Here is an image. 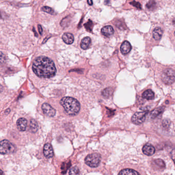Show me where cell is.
Listing matches in <instances>:
<instances>
[{"label": "cell", "mask_w": 175, "mask_h": 175, "mask_svg": "<svg viewBox=\"0 0 175 175\" xmlns=\"http://www.w3.org/2000/svg\"><path fill=\"white\" fill-rule=\"evenodd\" d=\"M42 109L44 114L48 117H53L56 115V110L48 103H44L42 106Z\"/></svg>", "instance_id": "cell-7"}, {"label": "cell", "mask_w": 175, "mask_h": 175, "mask_svg": "<svg viewBox=\"0 0 175 175\" xmlns=\"http://www.w3.org/2000/svg\"><path fill=\"white\" fill-rule=\"evenodd\" d=\"M164 107H160L157 108H156L155 110H153L151 113V117L152 118H155L158 116H159L160 114H161L164 110Z\"/></svg>", "instance_id": "cell-19"}, {"label": "cell", "mask_w": 175, "mask_h": 175, "mask_svg": "<svg viewBox=\"0 0 175 175\" xmlns=\"http://www.w3.org/2000/svg\"><path fill=\"white\" fill-rule=\"evenodd\" d=\"M131 45L129 42L125 41L122 43L120 47L121 52L123 55H126L131 50Z\"/></svg>", "instance_id": "cell-10"}, {"label": "cell", "mask_w": 175, "mask_h": 175, "mask_svg": "<svg viewBox=\"0 0 175 175\" xmlns=\"http://www.w3.org/2000/svg\"><path fill=\"white\" fill-rule=\"evenodd\" d=\"M33 70L38 77L44 78L53 77L57 72L53 62L44 56L35 59L33 63Z\"/></svg>", "instance_id": "cell-1"}, {"label": "cell", "mask_w": 175, "mask_h": 175, "mask_svg": "<svg viewBox=\"0 0 175 175\" xmlns=\"http://www.w3.org/2000/svg\"><path fill=\"white\" fill-rule=\"evenodd\" d=\"M101 33L103 35L106 37H109L112 35L114 33V29L112 26L108 25L103 27L101 29Z\"/></svg>", "instance_id": "cell-12"}, {"label": "cell", "mask_w": 175, "mask_h": 175, "mask_svg": "<svg viewBox=\"0 0 175 175\" xmlns=\"http://www.w3.org/2000/svg\"><path fill=\"white\" fill-rule=\"evenodd\" d=\"M130 4L132 5L133 6H134V7H136V8H138V9H142V7H141V5L140 4V3L138 2H136L135 1H133V2L130 3Z\"/></svg>", "instance_id": "cell-25"}, {"label": "cell", "mask_w": 175, "mask_h": 175, "mask_svg": "<svg viewBox=\"0 0 175 175\" xmlns=\"http://www.w3.org/2000/svg\"><path fill=\"white\" fill-rule=\"evenodd\" d=\"M101 157L100 154L97 153L90 154L85 158V162L88 166L91 167H97L101 162Z\"/></svg>", "instance_id": "cell-4"}, {"label": "cell", "mask_w": 175, "mask_h": 175, "mask_svg": "<svg viewBox=\"0 0 175 175\" xmlns=\"http://www.w3.org/2000/svg\"><path fill=\"white\" fill-rule=\"evenodd\" d=\"M38 29H39V32L40 34V35H42V33H43V29H42V27L41 25H38Z\"/></svg>", "instance_id": "cell-27"}, {"label": "cell", "mask_w": 175, "mask_h": 175, "mask_svg": "<svg viewBox=\"0 0 175 175\" xmlns=\"http://www.w3.org/2000/svg\"><path fill=\"white\" fill-rule=\"evenodd\" d=\"M69 174V175H78L79 174V169L77 166L72 167L70 169Z\"/></svg>", "instance_id": "cell-24"}, {"label": "cell", "mask_w": 175, "mask_h": 175, "mask_svg": "<svg viewBox=\"0 0 175 175\" xmlns=\"http://www.w3.org/2000/svg\"><path fill=\"white\" fill-rule=\"evenodd\" d=\"M147 115V112H136L132 117L131 121L135 124H141L145 120Z\"/></svg>", "instance_id": "cell-6"}, {"label": "cell", "mask_w": 175, "mask_h": 175, "mask_svg": "<svg viewBox=\"0 0 175 175\" xmlns=\"http://www.w3.org/2000/svg\"><path fill=\"white\" fill-rule=\"evenodd\" d=\"M155 148L153 145L149 143H147L143 147L142 151L145 155L150 156H152L155 153Z\"/></svg>", "instance_id": "cell-8"}, {"label": "cell", "mask_w": 175, "mask_h": 175, "mask_svg": "<svg viewBox=\"0 0 175 175\" xmlns=\"http://www.w3.org/2000/svg\"><path fill=\"white\" fill-rule=\"evenodd\" d=\"M154 162H155V164L159 168H160V169H164V168H165V162H164L163 160L160 159H156V160L154 161Z\"/></svg>", "instance_id": "cell-22"}, {"label": "cell", "mask_w": 175, "mask_h": 175, "mask_svg": "<svg viewBox=\"0 0 175 175\" xmlns=\"http://www.w3.org/2000/svg\"><path fill=\"white\" fill-rule=\"evenodd\" d=\"M142 97L143 98L151 100H153L154 99L155 94H154V92L151 90H147L143 93Z\"/></svg>", "instance_id": "cell-17"}, {"label": "cell", "mask_w": 175, "mask_h": 175, "mask_svg": "<svg viewBox=\"0 0 175 175\" xmlns=\"http://www.w3.org/2000/svg\"><path fill=\"white\" fill-rule=\"evenodd\" d=\"M105 4L106 5H110V0H105V2H104Z\"/></svg>", "instance_id": "cell-28"}, {"label": "cell", "mask_w": 175, "mask_h": 175, "mask_svg": "<svg viewBox=\"0 0 175 175\" xmlns=\"http://www.w3.org/2000/svg\"><path fill=\"white\" fill-rule=\"evenodd\" d=\"M146 7L149 10H153L157 7V3L154 0H150L146 4Z\"/></svg>", "instance_id": "cell-21"}, {"label": "cell", "mask_w": 175, "mask_h": 175, "mask_svg": "<svg viewBox=\"0 0 175 175\" xmlns=\"http://www.w3.org/2000/svg\"><path fill=\"white\" fill-rule=\"evenodd\" d=\"M161 80L166 85H171L175 82V71L171 68H167L162 72Z\"/></svg>", "instance_id": "cell-3"}, {"label": "cell", "mask_w": 175, "mask_h": 175, "mask_svg": "<svg viewBox=\"0 0 175 175\" xmlns=\"http://www.w3.org/2000/svg\"><path fill=\"white\" fill-rule=\"evenodd\" d=\"M60 103L67 114L70 115H77L80 110V104L79 102L72 97H64L62 99Z\"/></svg>", "instance_id": "cell-2"}, {"label": "cell", "mask_w": 175, "mask_h": 175, "mask_svg": "<svg viewBox=\"0 0 175 175\" xmlns=\"http://www.w3.org/2000/svg\"><path fill=\"white\" fill-rule=\"evenodd\" d=\"M62 39L66 44H71L74 41V37L72 33H65L62 36Z\"/></svg>", "instance_id": "cell-13"}, {"label": "cell", "mask_w": 175, "mask_h": 175, "mask_svg": "<svg viewBox=\"0 0 175 175\" xmlns=\"http://www.w3.org/2000/svg\"><path fill=\"white\" fill-rule=\"evenodd\" d=\"M174 35H175V32H174Z\"/></svg>", "instance_id": "cell-31"}, {"label": "cell", "mask_w": 175, "mask_h": 175, "mask_svg": "<svg viewBox=\"0 0 175 175\" xmlns=\"http://www.w3.org/2000/svg\"><path fill=\"white\" fill-rule=\"evenodd\" d=\"M174 162H175V160H174Z\"/></svg>", "instance_id": "cell-30"}, {"label": "cell", "mask_w": 175, "mask_h": 175, "mask_svg": "<svg viewBox=\"0 0 175 175\" xmlns=\"http://www.w3.org/2000/svg\"><path fill=\"white\" fill-rule=\"evenodd\" d=\"M88 4L90 5H92V0H88Z\"/></svg>", "instance_id": "cell-29"}, {"label": "cell", "mask_w": 175, "mask_h": 175, "mask_svg": "<svg viewBox=\"0 0 175 175\" xmlns=\"http://www.w3.org/2000/svg\"><path fill=\"white\" fill-rule=\"evenodd\" d=\"M17 126L20 131H25L27 126V121L23 118L19 119L17 122Z\"/></svg>", "instance_id": "cell-11"}, {"label": "cell", "mask_w": 175, "mask_h": 175, "mask_svg": "<svg viewBox=\"0 0 175 175\" xmlns=\"http://www.w3.org/2000/svg\"><path fill=\"white\" fill-rule=\"evenodd\" d=\"M113 92H114V90L112 88H107L103 90L102 92V94L105 98H109L112 94Z\"/></svg>", "instance_id": "cell-20"}, {"label": "cell", "mask_w": 175, "mask_h": 175, "mask_svg": "<svg viewBox=\"0 0 175 175\" xmlns=\"http://www.w3.org/2000/svg\"><path fill=\"white\" fill-rule=\"evenodd\" d=\"M92 41L90 37H85L83 38L81 43V47L84 50L88 49L91 45Z\"/></svg>", "instance_id": "cell-15"}, {"label": "cell", "mask_w": 175, "mask_h": 175, "mask_svg": "<svg viewBox=\"0 0 175 175\" xmlns=\"http://www.w3.org/2000/svg\"><path fill=\"white\" fill-rule=\"evenodd\" d=\"M15 146L8 140H2L1 142L0 152L2 155L13 153L15 151Z\"/></svg>", "instance_id": "cell-5"}, {"label": "cell", "mask_w": 175, "mask_h": 175, "mask_svg": "<svg viewBox=\"0 0 175 175\" xmlns=\"http://www.w3.org/2000/svg\"><path fill=\"white\" fill-rule=\"evenodd\" d=\"M43 153L45 157L47 158H51L53 156V147L49 143H46L44 145L43 148Z\"/></svg>", "instance_id": "cell-9"}, {"label": "cell", "mask_w": 175, "mask_h": 175, "mask_svg": "<svg viewBox=\"0 0 175 175\" xmlns=\"http://www.w3.org/2000/svg\"><path fill=\"white\" fill-rule=\"evenodd\" d=\"M42 10L46 12L47 13H49L51 15L54 14V10L48 6H44L42 8Z\"/></svg>", "instance_id": "cell-23"}, {"label": "cell", "mask_w": 175, "mask_h": 175, "mask_svg": "<svg viewBox=\"0 0 175 175\" xmlns=\"http://www.w3.org/2000/svg\"><path fill=\"white\" fill-rule=\"evenodd\" d=\"M38 128H39V126L37 122L34 119H31L29 124V129L31 132L35 133L38 131Z\"/></svg>", "instance_id": "cell-18"}, {"label": "cell", "mask_w": 175, "mask_h": 175, "mask_svg": "<svg viewBox=\"0 0 175 175\" xmlns=\"http://www.w3.org/2000/svg\"><path fill=\"white\" fill-rule=\"evenodd\" d=\"M163 31L159 27H156L153 32V37L156 40H159L162 37Z\"/></svg>", "instance_id": "cell-14"}, {"label": "cell", "mask_w": 175, "mask_h": 175, "mask_svg": "<svg viewBox=\"0 0 175 175\" xmlns=\"http://www.w3.org/2000/svg\"><path fill=\"white\" fill-rule=\"evenodd\" d=\"M119 175H140V173L132 169H122L119 173Z\"/></svg>", "instance_id": "cell-16"}, {"label": "cell", "mask_w": 175, "mask_h": 175, "mask_svg": "<svg viewBox=\"0 0 175 175\" xmlns=\"http://www.w3.org/2000/svg\"><path fill=\"white\" fill-rule=\"evenodd\" d=\"M84 26H85L86 29L88 31H90L92 30L91 26H92V21L89 20L88 22L86 24H85Z\"/></svg>", "instance_id": "cell-26"}]
</instances>
